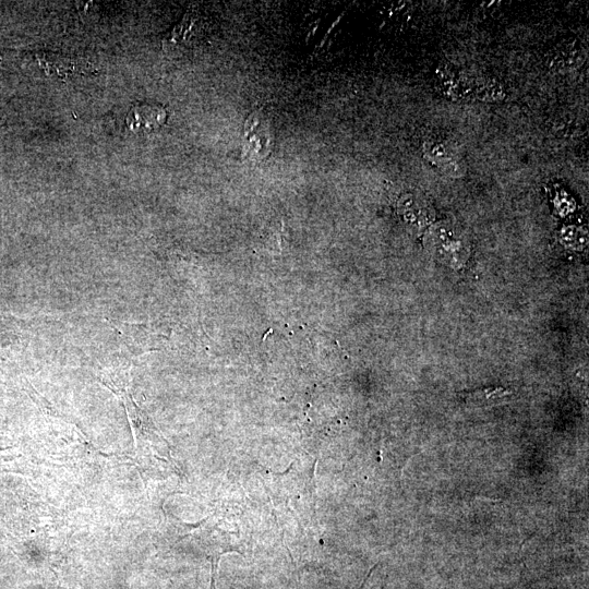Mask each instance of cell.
Here are the masks:
<instances>
[{
	"instance_id": "obj_1",
	"label": "cell",
	"mask_w": 589,
	"mask_h": 589,
	"mask_svg": "<svg viewBox=\"0 0 589 589\" xmlns=\"http://www.w3.org/2000/svg\"><path fill=\"white\" fill-rule=\"evenodd\" d=\"M166 117V110L161 106L140 104L131 108L127 115L125 123L133 132L148 133L164 124Z\"/></svg>"
},
{
	"instance_id": "obj_3",
	"label": "cell",
	"mask_w": 589,
	"mask_h": 589,
	"mask_svg": "<svg viewBox=\"0 0 589 589\" xmlns=\"http://www.w3.org/2000/svg\"><path fill=\"white\" fill-rule=\"evenodd\" d=\"M369 578H370V573L368 574L365 580L363 581L362 586H361L359 589H372V588L369 586ZM380 589H383V587L380 588Z\"/></svg>"
},
{
	"instance_id": "obj_2",
	"label": "cell",
	"mask_w": 589,
	"mask_h": 589,
	"mask_svg": "<svg viewBox=\"0 0 589 589\" xmlns=\"http://www.w3.org/2000/svg\"><path fill=\"white\" fill-rule=\"evenodd\" d=\"M254 122L252 117L248 120L245 124V136L248 139V147L249 152L253 155L261 156V152H263V146H266L267 144V129L263 127V121L260 119V117H255Z\"/></svg>"
}]
</instances>
